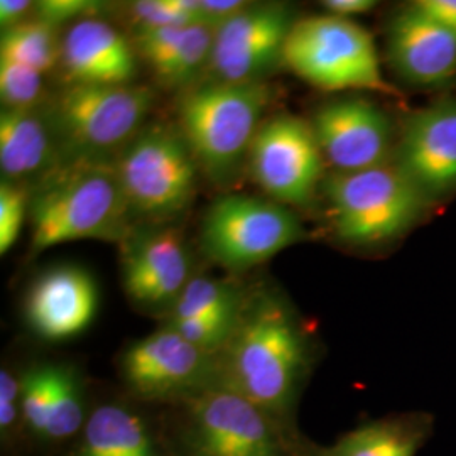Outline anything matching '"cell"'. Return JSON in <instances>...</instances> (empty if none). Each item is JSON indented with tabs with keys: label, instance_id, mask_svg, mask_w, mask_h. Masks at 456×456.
<instances>
[{
	"label": "cell",
	"instance_id": "obj_8",
	"mask_svg": "<svg viewBox=\"0 0 456 456\" xmlns=\"http://www.w3.org/2000/svg\"><path fill=\"white\" fill-rule=\"evenodd\" d=\"M183 404V456H301L288 424L239 392L215 387Z\"/></svg>",
	"mask_w": 456,
	"mask_h": 456
},
{
	"label": "cell",
	"instance_id": "obj_9",
	"mask_svg": "<svg viewBox=\"0 0 456 456\" xmlns=\"http://www.w3.org/2000/svg\"><path fill=\"white\" fill-rule=\"evenodd\" d=\"M305 237L299 218L288 207L274 200L227 195L207 212L201 244L212 261L237 273L274 257Z\"/></svg>",
	"mask_w": 456,
	"mask_h": 456
},
{
	"label": "cell",
	"instance_id": "obj_18",
	"mask_svg": "<svg viewBox=\"0 0 456 456\" xmlns=\"http://www.w3.org/2000/svg\"><path fill=\"white\" fill-rule=\"evenodd\" d=\"M61 61L68 85H129L137 73L132 41L100 17L69 26Z\"/></svg>",
	"mask_w": 456,
	"mask_h": 456
},
{
	"label": "cell",
	"instance_id": "obj_20",
	"mask_svg": "<svg viewBox=\"0 0 456 456\" xmlns=\"http://www.w3.org/2000/svg\"><path fill=\"white\" fill-rule=\"evenodd\" d=\"M431 429L426 412L395 414L362 424L330 446H314L308 456H418Z\"/></svg>",
	"mask_w": 456,
	"mask_h": 456
},
{
	"label": "cell",
	"instance_id": "obj_28",
	"mask_svg": "<svg viewBox=\"0 0 456 456\" xmlns=\"http://www.w3.org/2000/svg\"><path fill=\"white\" fill-rule=\"evenodd\" d=\"M43 73L31 66L0 58V97L7 109L34 110L45 94Z\"/></svg>",
	"mask_w": 456,
	"mask_h": 456
},
{
	"label": "cell",
	"instance_id": "obj_22",
	"mask_svg": "<svg viewBox=\"0 0 456 456\" xmlns=\"http://www.w3.org/2000/svg\"><path fill=\"white\" fill-rule=\"evenodd\" d=\"M245 297L247 293L233 282L213 277H191L169 310L166 323L203 316H235L244 308Z\"/></svg>",
	"mask_w": 456,
	"mask_h": 456
},
{
	"label": "cell",
	"instance_id": "obj_4",
	"mask_svg": "<svg viewBox=\"0 0 456 456\" xmlns=\"http://www.w3.org/2000/svg\"><path fill=\"white\" fill-rule=\"evenodd\" d=\"M154 95L141 85H66L49 102L46 120L61 163L107 161L142 131Z\"/></svg>",
	"mask_w": 456,
	"mask_h": 456
},
{
	"label": "cell",
	"instance_id": "obj_24",
	"mask_svg": "<svg viewBox=\"0 0 456 456\" xmlns=\"http://www.w3.org/2000/svg\"><path fill=\"white\" fill-rule=\"evenodd\" d=\"M215 29L193 26L184 41L161 63L152 66L156 80L167 88H186L210 66Z\"/></svg>",
	"mask_w": 456,
	"mask_h": 456
},
{
	"label": "cell",
	"instance_id": "obj_7",
	"mask_svg": "<svg viewBox=\"0 0 456 456\" xmlns=\"http://www.w3.org/2000/svg\"><path fill=\"white\" fill-rule=\"evenodd\" d=\"M195 156L181 131L152 124L118 152L115 169L132 216L166 222L195 195Z\"/></svg>",
	"mask_w": 456,
	"mask_h": 456
},
{
	"label": "cell",
	"instance_id": "obj_27",
	"mask_svg": "<svg viewBox=\"0 0 456 456\" xmlns=\"http://www.w3.org/2000/svg\"><path fill=\"white\" fill-rule=\"evenodd\" d=\"M127 11L134 31L176 26H205L198 0H137L127 5Z\"/></svg>",
	"mask_w": 456,
	"mask_h": 456
},
{
	"label": "cell",
	"instance_id": "obj_14",
	"mask_svg": "<svg viewBox=\"0 0 456 456\" xmlns=\"http://www.w3.org/2000/svg\"><path fill=\"white\" fill-rule=\"evenodd\" d=\"M126 293L142 308H173L190 282V254L178 228L134 230L122 242Z\"/></svg>",
	"mask_w": 456,
	"mask_h": 456
},
{
	"label": "cell",
	"instance_id": "obj_29",
	"mask_svg": "<svg viewBox=\"0 0 456 456\" xmlns=\"http://www.w3.org/2000/svg\"><path fill=\"white\" fill-rule=\"evenodd\" d=\"M29 216V188L11 181L0 183V254L16 244L26 218Z\"/></svg>",
	"mask_w": 456,
	"mask_h": 456
},
{
	"label": "cell",
	"instance_id": "obj_6",
	"mask_svg": "<svg viewBox=\"0 0 456 456\" xmlns=\"http://www.w3.org/2000/svg\"><path fill=\"white\" fill-rule=\"evenodd\" d=\"M333 230L343 242L374 245L403 235L428 207V198L395 166L333 173L325 181Z\"/></svg>",
	"mask_w": 456,
	"mask_h": 456
},
{
	"label": "cell",
	"instance_id": "obj_11",
	"mask_svg": "<svg viewBox=\"0 0 456 456\" xmlns=\"http://www.w3.org/2000/svg\"><path fill=\"white\" fill-rule=\"evenodd\" d=\"M248 163L264 193L284 207H296L313 200L325 158L311 124L286 114L262 124L248 151Z\"/></svg>",
	"mask_w": 456,
	"mask_h": 456
},
{
	"label": "cell",
	"instance_id": "obj_19",
	"mask_svg": "<svg viewBox=\"0 0 456 456\" xmlns=\"http://www.w3.org/2000/svg\"><path fill=\"white\" fill-rule=\"evenodd\" d=\"M61 164V154L45 115L4 109L0 115L2 180L26 186L45 180Z\"/></svg>",
	"mask_w": 456,
	"mask_h": 456
},
{
	"label": "cell",
	"instance_id": "obj_16",
	"mask_svg": "<svg viewBox=\"0 0 456 456\" xmlns=\"http://www.w3.org/2000/svg\"><path fill=\"white\" fill-rule=\"evenodd\" d=\"M98 308L97 284L86 271L60 265L37 277L26 296V322L45 340H66L85 331Z\"/></svg>",
	"mask_w": 456,
	"mask_h": 456
},
{
	"label": "cell",
	"instance_id": "obj_30",
	"mask_svg": "<svg viewBox=\"0 0 456 456\" xmlns=\"http://www.w3.org/2000/svg\"><path fill=\"white\" fill-rule=\"evenodd\" d=\"M36 17L51 28H58L65 22H80L83 19H92L105 11V4L92 0H43L36 2Z\"/></svg>",
	"mask_w": 456,
	"mask_h": 456
},
{
	"label": "cell",
	"instance_id": "obj_15",
	"mask_svg": "<svg viewBox=\"0 0 456 456\" xmlns=\"http://www.w3.org/2000/svg\"><path fill=\"white\" fill-rule=\"evenodd\" d=\"M395 166L428 200L456 190V100L416 110L404 122Z\"/></svg>",
	"mask_w": 456,
	"mask_h": 456
},
{
	"label": "cell",
	"instance_id": "obj_1",
	"mask_svg": "<svg viewBox=\"0 0 456 456\" xmlns=\"http://www.w3.org/2000/svg\"><path fill=\"white\" fill-rule=\"evenodd\" d=\"M218 360L222 387L289 424L310 372V342L281 297L264 289L247 294L237 328Z\"/></svg>",
	"mask_w": 456,
	"mask_h": 456
},
{
	"label": "cell",
	"instance_id": "obj_5",
	"mask_svg": "<svg viewBox=\"0 0 456 456\" xmlns=\"http://www.w3.org/2000/svg\"><path fill=\"white\" fill-rule=\"evenodd\" d=\"M282 65L326 92L369 90L401 97L382 75L372 36L350 19L316 16L296 20Z\"/></svg>",
	"mask_w": 456,
	"mask_h": 456
},
{
	"label": "cell",
	"instance_id": "obj_21",
	"mask_svg": "<svg viewBox=\"0 0 456 456\" xmlns=\"http://www.w3.org/2000/svg\"><path fill=\"white\" fill-rule=\"evenodd\" d=\"M71 456H163L146 421L120 404H102L83 426Z\"/></svg>",
	"mask_w": 456,
	"mask_h": 456
},
{
	"label": "cell",
	"instance_id": "obj_31",
	"mask_svg": "<svg viewBox=\"0 0 456 456\" xmlns=\"http://www.w3.org/2000/svg\"><path fill=\"white\" fill-rule=\"evenodd\" d=\"M17 423H22L20 379H16L11 370L2 369L0 372V431L4 440L14 433Z\"/></svg>",
	"mask_w": 456,
	"mask_h": 456
},
{
	"label": "cell",
	"instance_id": "obj_2",
	"mask_svg": "<svg viewBox=\"0 0 456 456\" xmlns=\"http://www.w3.org/2000/svg\"><path fill=\"white\" fill-rule=\"evenodd\" d=\"M31 252L75 240L126 242L135 228L110 161H69L29 190Z\"/></svg>",
	"mask_w": 456,
	"mask_h": 456
},
{
	"label": "cell",
	"instance_id": "obj_3",
	"mask_svg": "<svg viewBox=\"0 0 456 456\" xmlns=\"http://www.w3.org/2000/svg\"><path fill=\"white\" fill-rule=\"evenodd\" d=\"M269 102L271 90L264 82L208 80L184 92L178 103L180 131L210 178L227 180L240 167Z\"/></svg>",
	"mask_w": 456,
	"mask_h": 456
},
{
	"label": "cell",
	"instance_id": "obj_12",
	"mask_svg": "<svg viewBox=\"0 0 456 456\" xmlns=\"http://www.w3.org/2000/svg\"><path fill=\"white\" fill-rule=\"evenodd\" d=\"M296 24L293 9L284 4H250L240 14L215 29L212 80L262 83L284 63V48Z\"/></svg>",
	"mask_w": 456,
	"mask_h": 456
},
{
	"label": "cell",
	"instance_id": "obj_35",
	"mask_svg": "<svg viewBox=\"0 0 456 456\" xmlns=\"http://www.w3.org/2000/svg\"><path fill=\"white\" fill-rule=\"evenodd\" d=\"M323 7L330 12V16L343 17L367 14L375 7L374 0H325Z\"/></svg>",
	"mask_w": 456,
	"mask_h": 456
},
{
	"label": "cell",
	"instance_id": "obj_13",
	"mask_svg": "<svg viewBox=\"0 0 456 456\" xmlns=\"http://www.w3.org/2000/svg\"><path fill=\"white\" fill-rule=\"evenodd\" d=\"M311 127L335 173H357L387 163L392 147L389 117L365 98L326 103L316 110Z\"/></svg>",
	"mask_w": 456,
	"mask_h": 456
},
{
	"label": "cell",
	"instance_id": "obj_17",
	"mask_svg": "<svg viewBox=\"0 0 456 456\" xmlns=\"http://www.w3.org/2000/svg\"><path fill=\"white\" fill-rule=\"evenodd\" d=\"M389 60L411 83L433 86L456 77V33L416 4L395 14L389 26Z\"/></svg>",
	"mask_w": 456,
	"mask_h": 456
},
{
	"label": "cell",
	"instance_id": "obj_34",
	"mask_svg": "<svg viewBox=\"0 0 456 456\" xmlns=\"http://www.w3.org/2000/svg\"><path fill=\"white\" fill-rule=\"evenodd\" d=\"M34 7H36V4L29 0H2L0 2V24H2L4 31L29 19L28 14H29V11H33Z\"/></svg>",
	"mask_w": 456,
	"mask_h": 456
},
{
	"label": "cell",
	"instance_id": "obj_10",
	"mask_svg": "<svg viewBox=\"0 0 456 456\" xmlns=\"http://www.w3.org/2000/svg\"><path fill=\"white\" fill-rule=\"evenodd\" d=\"M120 372L127 387L149 401L184 403L222 387L218 355L198 348L167 326L131 343L120 359Z\"/></svg>",
	"mask_w": 456,
	"mask_h": 456
},
{
	"label": "cell",
	"instance_id": "obj_32",
	"mask_svg": "<svg viewBox=\"0 0 456 456\" xmlns=\"http://www.w3.org/2000/svg\"><path fill=\"white\" fill-rule=\"evenodd\" d=\"M198 2H200L203 24L212 29H218L222 24H225L232 17L240 14L250 5V2H244V0H198Z\"/></svg>",
	"mask_w": 456,
	"mask_h": 456
},
{
	"label": "cell",
	"instance_id": "obj_26",
	"mask_svg": "<svg viewBox=\"0 0 456 456\" xmlns=\"http://www.w3.org/2000/svg\"><path fill=\"white\" fill-rule=\"evenodd\" d=\"M56 363L34 365L20 375V411L26 429L45 440L49 411L54 395Z\"/></svg>",
	"mask_w": 456,
	"mask_h": 456
},
{
	"label": "cell",
	"instance_id": "obj_23",
	"mask_svg": "<svg viewBox=\"0 0 456 456\" xmlns=\"http://www.w3.org/2000/svg\"><path fill=\"white\" fill-rule=\"evenodd\" d=\"M0 58L31 66L46 75L60 60L56 29L37 17L19 22L2 33Z\"/></svg>",
	"mask_w": 456,
	"mask_h": 456
},
{
	"label": "cell",
	"instance_id": "obj_33",
	"mask_svg": "<svg viewBox=\"0 0 456 456\" xmlns=\"http://www.w3.org/2000/svg\"><path fill=\"white\" fill-rule=\"evenodd\" d=\"M416 5L456 33V0H419Z\"/></svg>",
	"mask_w": 456,
	"mask_h": 456
},
{
	"label": "cell",
	"instance_id": "obj_25",
	"mask_svg": "<svg viewBox=\"0 0 456 456\" xmlns=\"http://www.w3.org/2000/svg\"><path fill=\"white\" fill-rule=\"evenodd\" d=\"M86 423L83 406L82 384L78 375L68 365L56 363L54 395L49 411L46 441H65L82 433Z\"/></svg>",
	"mask_w": 456,
	"mask_h": 456
}]
</instances>
